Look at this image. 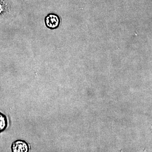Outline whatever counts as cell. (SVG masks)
Wrapping results in <instances>:
<instances>
[{
    "mask_svg": "<svg viewBox=\"0 0 152 152\" xmlns=\"http://www.w3.org/2000/svg\"><path fill=\"white\" fill-rule=\"evenodd\" d=\"M11 150L12 152H28L30 151L29 145L23 140H16L12 143Z\"/></svg>",
    "mask_w": 152,
    "mask_h": 152,
    "instance_id": "6da1fadb",
    "label": "cell"
},
{
    "mask_svg": "<svg viewBox=\"0 0 152 152\" xmlns=\"http://www.w3.org/2000/svg\"><path fill=\"white\" fill-rule=\"evenodd\" d=\"M46 25L49 28L54 29L58 27L60 24V19L58 16L56 14H49L45 20Z\"/></svg>",
    "mask_w": 152,
    "mask_h": 152,
    "instance_id": "7a4b0ae2",
    "label": "cell"
},
{
    "mask_svg": "<svg viewBox=\"0 0 152 152\" xmlns=\"http://www.w3.org/2000/svg\"><path fill=\"white\" fill-rule=\"evenodd\" d=\"M7 126V118L4 114L0 112V133L5 130Z\"/></svg>",
    "mask_w": 152,
    "mask_h": 152,
    "instance_id": "3957f363",
    "label": "cell"
}]
</instances>
